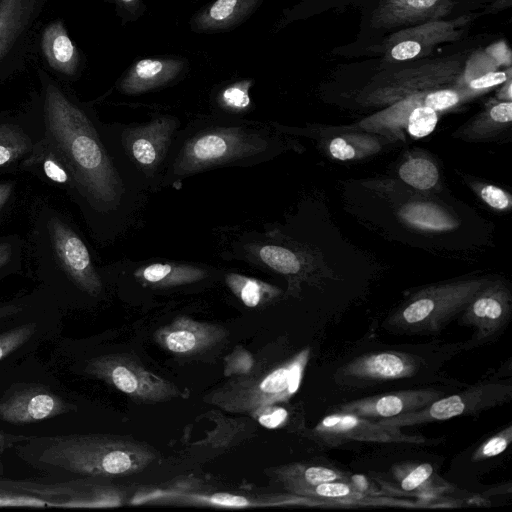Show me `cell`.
<instances>
[{
	"label": "cell",
	"instance_id": "cell-33",
	"mask_svg": "<svg viewBox=\"0 0 512 512\" xmlns=\"http://www.w3.org/2000/svg\"><path fill=\"white\" fill-rule=\"evenodd\" d=\"M254 79H238L222 85L214 95V103L228 114L238 115L252 109L250 89Z\"/></svg>",
	"mask_w": 512,
	"mask_h": 512
},
{
	"label": "cell",
	"instance_id": "cell-32",
	"mask_svg": "<svg viewBox=\"0 0 512 512\" xmlns=\"http://www.w3.org/2000/svg\"><path fill=\"white\" fill-rule=\"evenodd\" d=\"M382 144L378 138L368 133H345L331 139L330 155L340 161L357 160L376 154Z\"/></svg>",
	"mask_w": 512,
	"mask_h": 512
},
{
	"label": "cell",
	"instance_id": "cell-11",
	"mask_svg": "<svg viewBox=\"0 0 512 512\" xmlns=\"http://www.w3.org/2000/svg\"><path fill=\"white\" fill-rule=\"evenodd\" d=\"M296 494L243 495L229 492H194L180 485L142 490L135 494L133 505H179L212 508H255L309 503Z\"/></svg>",
	"mask_w": 512,
	"mask_h": 512
},
{
	"label": "cell",
	"instance_id": "cell-23",
	"mask_svg": "<svg viewBox=\"0 0 512 512\" xmlns=\"http://www.w3.org/2000/svg\"><path fill=\"white\" fill-rule=\"evenodd\" d=\"M421 359L408 353L384 351L364 354L344 365L343 378L365 381H386L412 377L418 372Z\"/></svg>",
	"mask_w": 512,
	"mask_h": 512
},
{
	"label": "cell",
	"instance_id": "cell-28",
	"mask_svg": "<svg viewBox=\"0 0 512 512\" xmlns=\"http://www.w3.org/2000/svg\"><path fill=\"white\" fill-rule=\"evenodd\" d=\"M512 122V102L494 101L476 117L465 123L454 136L465 141H481L496 136Z\"/></svg>",
	"mask_w": 512,
	"mask_h": 512
},
{
	"label": "cell",
	"instance_id": "cell-42",
	"mask_svg": "<svg viewBox=\"0 0 512 512\" xmlns=\"http://www.w3.org/2000/svg\"><path fill=\"white\" fill-rule=\"evenodd\" d=\"M512 440V426L508 425L497 434L484 441L472 454V461L478 462L495 457L504 452Z\"/></svg>",
	"mask_w": 512,
	"mask_h": 512
},
{
	"label": "cell",
	"instance_id": "cell-37",
	"mask_svg": "<svg viewBox=\"0 0 512 512\" xmlns=\"http://www.w3.org/2000/svg\"><path fill=\"white\" fill-rule=\"evenodd\" d=\"M299 496L319 497L329 500H337L340 502H352L363 497V494L349 483L335 480L321 483L313 488L306 489L302 491Z\"/></svg>",
	"mask_w": 512,
	"mask_h": 512
},
{
	"label": "cell",
	"instance_id": "cell-17",
	"mask_svg": "<svg viewBox=\"0 0 512 512\" xmlns=\"http://www.w3.org/2000/svg\"><path fill=\"white\" fill-rule=\"evenodd\" d=\"M512 296L504 282L490 280L470 301L462 315V323L475 328L478 341L497 334L507 323Z\"/></svg>",
	"mask_w": 512,
	"mask_h": 512
},
{
	"label": "cell",
	"instance_id": "cell-45",
	"mask_svg": "<svg viewBox=\"0 0 512 512\" xmlns=\"http://www.w3.org/2000/svg\"><path fill=\"white\" fill-rule=\"evenodd\" d=\"M2 507H56L48 500L28 495L0 490V508Z\"/></svg>",
	"mask_w": 512,
	"mask_h": 512
},
{
	"label": "cell",
	"instance_id": "cell-15",
	"mask_svg": "<svg viewBox=\"0 0 512 512\" xmlns=\"http://www.w3.org/2000/svg\"><path fill=\"white\" fill-rule=\"evenodd\" d=\"M188 60L181 56L161 55L134 61L120 76L116 89L124 95H139L181 81L189 72Z\"/></svg>",
	"mask_w": 512,
	"mask_h": 512
},
{
	"label": "cell",
	"instance_id": "cell-36",
	"mask_svg": "<svg viewBox=\"0 0 512 512\" xmlns=\"http://www.w3.org/2000/svg\"><path fill=\"white\" fill-rule=\"evenodd\" d=\"M24 239L17 234L0 236V281L18 274L24 264Z\"/></svg>",
	"mask_w": 512,
	"mask_h": 512
},
{
	"label": "cell",
	"instance_id": "cell-4",
	"mask_svg": "<svg viewBox=\"0 0 512 512\" xmlns=\"http://www.w3.org/2000/svg\"><path fill=\"white\" fill-rule=\"evenodd\" d=\"M17 454L32 467L67 479L114 478L138 473L156 458L146 443L106 434L14 437Z\"/></svg>",
	"mask_w": 512,
	"mask_h": 512
},
{
	"label": "cell",
	"instance_id": "cell-8",
	"mask_svg": "<svg viewBox=\"0 0 512 512\" xmlns=\"http://www.w3.org/2000/svg\"><path fill=\"white\" fill-rule=\"evenodd\" d=\"M179 127V119L171 115H157L137 125H118L123 149L149 189L160 188L164 165Z\"/></svg>",
	"mask_w": 512,
	"mask_h": 512
},
{
	"label": "cell",
	"instance_id": "cell-25",
	"mask_svg": "<svg viewBox=\"0 0 512 512\" xmlns=\"http://www.w3.org/2000/svg\"><path fill=\"white\" fill-rule=\"evenodd\" d=\"M451 0H382L373 13L374 27H396L440 20L451 13Z\"/></svg>",
	"mask_w": 512,
	"mask_h": 512
},
{
	"label": "cell",
	"instance_id": "cell-35",
	"mask_svg": "<svg viewBox=\"0 0 512 512\" xmlns=\"http://www.w3.org/2000/svg\"><path fill=\"white\" fill-rule=\"evenodd\" d=\"M256 256L268 268L286 276L303 273L304 264L292 250L278 245H263L256 249Z\"/></svg>",
	"mask_w": 512,
	"mask_h": 512
},
{
	"label": "cell",
	"instance_id": "cell-46",
	"mask_svg": "<svg viewBox=\"0 0 512 512\" xmlns=\"http://www.w3.org/2000/svg\"><path fill=\"white\" fill-rule=\"evenodd\" d=\"M479 196L491 208L498 211L509 210L512 206L511 195L504 189L491 185H481L479 187Z\"/></svg>",
	"mask_w": 512,
	"mask_h": 512
},
{
	"label": "cell",
	"instance_id": "cell-27",
	"mask_svg": "<svg viewBox=\"0 0 512 512\" xmlns=\"http://www.w3.org/2000/svg\"><path fill=\"white\" fill-rule=\"evenodd\" d=\"M211 271L192 264L177 262H153L138 267L133 277L152 289H172L196 284L208 279Z\"/></svg>",
	"mask_w": 512,
	"mask_h": 512
},
{
	"label": "cell",
	"instance_id": "cell-2",
	"mask_svg": "<svg viewBox=\"0 0 512 512\" xmlns=\"http://www.w3.org/2000/svg\"><path fill=\"white\" fill-rule=\"evenodd\" d=\"M24 258L34 277L66 300L96 299L104 291L82 232L68 213L45 199H36L31 207Z\"/></svg>",
	"mask_w": 512,
	"mask_h": 512
},
{
	"label": "cell",
	"instance_id": "cell-29",
	"mask_svg": "<svg viewBox=\"0 0 512 512\" xmlns=\"http://www.w3.org/2000/svg\"><path fill=\"white\" fill-rule=\"evenodd\" d=\"M399 215L408 225L423 231L444 232L458 226L457 220L447 210L432 202L406 203Z\"/></svg>",
	"mask_w": 512,
	"mask_h": 512
},
{
	"label": "cell",
	"instance_id": "cell-47",
	"mask_svg": "<svg viewBox=\"0 0 512 512\" xmlns=\"http://www.w3.org/2000/svg\"><path fill=\"white\" fill-rule=\"evenodd\" d=\"M509 78H512L511 66L504 71H492L477 77L469 81L464 87L483 94L490 88L503 84Z\"/></svg>",
	"mask_w": 512,
	"mask_h": 512
},
{
	"label": "cell",
	"instance_id": "cell-14",
	"mask_svg": "<svg viewBox=\"0 0 512 512\" xmlns=\"http://www.w3.org/2000/svg\"><path fill=\"white\" fill-rule=\"evenodd\" d=\"M472 20L469 16L443 21L434 20L398 31L390 35L384 44L389 60L405 61L424 56L442 42L456 41L463 35L464 26Z\"/></svg>",
	"mask_w": 512,
	"mask_h": 512
},
{
	"label": "cell",
	"instance_id": "cell-24",
	"mask_svg": "<svg viewBox=\"0 0 512 512\" xmlns=\"http://www.w3.org/2000/svg\"><path fill=\"white\" fill-rule=\"evenodd\" d=\"M265 0H211L189 19V28L197 34L232 31L244 24Z\"/></svg>",
	"mask_w": 512,
	"mask_h": 512
},
{
	"label": "cell",
	"instance_id": "cell-51",
	"mask_svg": "<svg viewBox=\"0 0 512 512\" xmlns=\"http://www.w3.org/2000/svg\"><path fill=\"white\" fill-rule=\"evenodd\" d=\"M512 78L506 80L497 94L499 101H511L512 99Z\"/></svg>",
	"mask_w": 512,
	"mask_h": 512
},
{
	"label": "cell",
	"instance_id": "cell-44",
	"mask_svg": "<svg viewBox=\"0 0 512 512\" xmlns=\"http://www.w3.org/2000/svg\"><path fill=\"white\" fill-rule=\"evenodd\" d=\"M252 418H254L260 425L269 428L275 429L282 426L287 418V411L276 404L262 406L248 414Z\"/></svg>",
	"mask_w": 512,
	"mask_h": 512
},
{
	"label": "cell",
	"instance_id": "cell-40",
	"mask_svg": "<svg viewBox=\"0 0 512 512\" xmlns=\"http://www.w3.org/2000/svg\"><path fill=\"white\" fill-rule=\"evenodd\" d=\"M499 65L485 52L478 50L467 60L456 82L457 87H464L469 81L486 73L497 71Z\"/></svg>",
	"mask_w": 512,
	"mask_h": 512
},
{
	"label": "cell",
	"instance_id": "cell-41",
	"mask_svg": "<svg viewBox=\"0 0 512 512\" xmlns=\"http://www.w3.org/2000/svg\"><path fill=\"white\" fill-rule=\"evenodd\" d=\"M255 360L250 351L242 346H236L224 358V375L226 377H239L252 373Z\"/></svg>",
	"mask_w": 512,
	"mask_h": 512
},
{
	"label": "cell",
	"instance_id": "cell-16",
	"mask_svg": "<svg viewBox=\"0 0 512 512\" xmlns=\"http://www.w3.org/2000/svg\"><path fill=\"white\" fill-rule=\"evenodd\" d=\"M227 334V330L218 324L178 316L169 324L159 327L153 338L158 346L171 354L192 356L216 346Z\"/></svg>",
	"mask_w": 512,
	"mask_h": 512
},
{
	"label": "cell",
	"instance_id": "cell-5",
	"mask_svg": "<svg viewBox=\"0 0 512 512\" xmlns=\"http://www.w3.org/2000/svg\"><path fill=\"white\" fill-rule=\"evenodd\" d=\"M309 356L310 349L305 348L266 371L234 377L211 390L203 401L229 413L243 414L288 401L300 387Z\"/></svg>",
	"mask_w": 512,
	"mask_h": 512
},
{
	"label": "cell",
	"instance_id": "cell-49",
	"mask_svg": "<svg viewBox=\"0 0 512 512\" xmlns=\"http://www.w3.org/2000/svg\"><path fill=\"white\" fill-rule=\"evenodd\" d=\"M18 182L15 179L0 181V221L8 214L16 202Z\"/></svg>",
	"mask_w": 512,
	"mask_h": 512
},
{
	"label": "cell",
	"instance_id": "cell-3",
	"mask_svg": "<svg viewBox=\"0 0 512 512\" xmlns=\"http://www.w3.org/2000/svg\"><path fill=\"white\" fill-rule=\"evenodd\" d=\"M284 148L276 132L262 123L236 117L196 121L178 130L160 187L175 185L200 172L227 166H252L270 160Z\"/></svg>",
	"mask_w": 512,
	"mask_h": 512
},
{
	"label": "cell",
	"instance_id": "cell-39",
	"mask_svg": "<svg viewBox=\"0 0 512 512\" xmlns=\"http://www.w3.org/2000/svg\"><path fill=\"white\" fill-rule=\"evenodd\" d=\"M37 331L35 322L22 323L0 334V361L26 344Z\"/></svg>",
	"mask_w": 512,
	"mask_h": 512
},
{
	"label": "cell",
	"instance_id": "cell-1",
	"mask_svg": "<svg viewBox=\"0 0 512 512\" xmlns=\"http://www.w3.org/2000/svg\"><path fill=\"white\" fill-rule=\"evenodd\" d=\"M39 91L29 105L37 128L68 167L75 185L73 203L99 243L121 234L139 207L146 181L127 157L118 125L100 121L92 103L43 68Z\"/></svg>",
	"mask_w": 512,
	"mask_h": 512
},
{
	"label": "cell",
	"instance_id": "cell-19",
	"mask_svg": "<svg viewBox=\"0 0 512 512\" xmlns=\"http://www.w3.org/2000/svg\"><path fill=\"white\" fill-rule=\"evenodd\" d=\"M71 409L59 395L40 386L16 389L0 399V419L12 424L39 422Z\"/></svg>",
	"mask_w": 512,
	"mask_h": 512
},
{
	"label": "cell",
	"instance_id": "cell-50",
	"mask_svg": "<svg viewBox=\"0 0 512 512\" xmlns=\"http://www.w3.org/2000/svg\"><path fill=\"white\" fill-rule=\"evenodd\" d=\"M485 52L499 65L511 66L512 54L507 43L503 40L493 43Z\"/></svg>",
	"mask_w": 512,
	"mask_h": 512
},
{
	"label": "cell",
	"instance_id": "cell-21",
	"mask_svg": "<svg viewBox=\"0 0 512 512\" xmlns=\"http://www.w3.org/2000/svg\"><path fill=\"white\" fill-rule=\"evenodd\" d=\"M444 396L435 389L402 390L357 399L338 406L336 412L349 413L367 419H386L418 411Z\"/></svg>",
	"mask_w": 512,
	"mask_h": 512
},
{
	"label": "cell",
	"instance_id": "cell-7",
	"mask_svg": "<svg viewBox=\"0 0 512 512\" xmlns=\"http://www.w3.org/2000/svg\"><path fill=\"white\" fill-rule=\"evenodd\" d=\"M83 372L139 403H162L182 396L174 383L154 374L136 357L126 353L94 356L85 362Z\"/></svg>",
	"mask_w": 512,
	"mask_h": 512
},
{
	"label": "cell",
	"instance_id": "cell-53",
	"mask_svg": "<svg viewBox=\"0 0 512 512\" xmlns=\"http://www.w3.org/2000/svg\"><path fill=\"white\" fill-rule=\"evenodd\" d=\"M190 1H192V2H198V1H201V0H190Z\"/></svg>",
	"mask_w": 512,
	"mask_h": 512
},
{
	"label": "cell",
	"instance_id": "cell-20",
	"mask_svg": "<svg viewBox=\"0 0 512 512\" xmlns=\"http://www.w3.org/2000/svg\"><path fill=\"white\" fill-rule=\"evenodd\" d=\"M38 136L29 103L18 111L0 112V175L19 172L20 164L33 150Z\"/></svg>",
	"mask_w": 512,
	"mask_h": 512
},
{
	"label": "cell",
	"instance_id": "cell-38",
	"mask_svg": "<svg viewBox=\"0 0 512 512\" xmlns=\"http://www.w3.org/2000/svg\"><path fill=\"white\" fill-rule=\"evenodd\" d=\"M437 122V111L420 105L413 108L409 113L405 130L414 138H423L434 131Z\"/></svg>",
	"mask_w": 512,
	"mask_h": 512
},
{
	"label": "cell",
	"instance_id": "cell-26",
	"mask_svg": "<svg viewBox=\"0 0 512 512\" xmlns=\"http://www.w3.org/2000/svg\"><path fill=\"white\" fill-rule=\"evenodd\" d=\"M38 133V140L31 153L20 164L19 172L33 175L62 192L73 202L75 185L68 167L53 146L41 136L39 130Z\"/></svg>",
	"mask_w": 512,
	"mask_h": 512
},
{
	"label": "cell",
	"instance_id": "cell-13",
	"mask_svg": "<svg viewBox=\"0 0 512 512\" xmlns=\"http://www.w3.org/2000/svg\"><path fill=\"white\" fill-rule=\"evenodd\" d=\"M313 433L330 446L349 441L413 444L426 442L424 437L404 434L400 428L387 427L377 421L342 412L324 417L315 426Z\"/></svg>",
	"mask_w": 512,
	"mask_h": 512
},
{
	"label": "cell",
	"instance_id": "cell-43",
	"mask_svg": "<svg viewBox=\"0 0 512 512\" xmlns=\"http://www.w3.org/2000/svg\"><path fill=\"white\" fill-rule=\"evenodd\" d=\"M104 1L114 7V10L123 26L138 21L147 11L145 0Z\"/></svg>",
	"mask_w": 512,
	"mask_h": 512
},
{
	"label": "cell",
	"instance_id": "cell-34",
	"mask_svg": "<svg viewBox=\"0 0 512 512\" xmlns=\"http://www.w3.org/2000/svg\"><path fill=\"white\" fill-rule=\"evenodd\" d=\"M398 174L403 182L419 190H429L439 180L437 166L424 157H410L399 167Z\"/></svg>",
	"mask_w": 512,
	"mask_h": 512
},
{
	"label": "cell",
	"instance_id": "cell-52",
	"mask_svg": "<svg viewBox=\"0 0 512 512\" xmlns=\"http://www.w3.org/2000/svg\"><path fill=\"white\" fill-rule=\"evenodd\" d=\"M2 471H3V466H2L1 459H0V476L2 475Z\"/></svg>",
	"mask_w": 512,
	"mask_h": 512
},
{
	"label": "cell",
	"instance_id": "cell-31",
	"mask_svg": "<svg viewBox=\"0 0 512 512\" xmlns=\"http://www.w3.org/2000/svg\"><path fill=\"white\" fill-rule=\"evenodd\" d=\"M224 280L230 291L249 308L268 305L282 293L275 285L238 273H226Z\"/></svg>",
	"mask_w": 512,
	"mask_h": 512
},
{
	"label": "cell",
	"instance_id": "cell-10",
	"mask_svg": "<svg viewBox=\"0 0 512 512\" xmlns=\"http://www.w3.org/2000/svg\"><path fill=\"white\" fill-rule=\"evenodd\" d=\"M49 0H0V80L24 65Z\"/></svg>",
	"mask_w": 512,
	"mask_h": 512
},
{
	"label": "cell",
	"instance_id": "cell-12",
	"mask_svg": "<svg viewBox=\"0 0 512 512\" xmlns=\"http://www.w3.org/2000/svg\"><path fill=\"white\" fill-rule=\"evenodd\" d=\"M456 59L439 60L430 64L399 71L384 85L370 91L365 102L370 105L392 104L408 95L448 87L461 75Z\"/></svg>",
	"mask_w": 512,
	"mask_h": 512
},
{
	"label": "cell",
	"instance_id": "cell-30",
	"mask_svg": "<svg viewBox=\"0 0 512 512\" xmlns=\"http://www.w3.org/2000/svg\"><path fill=\"white\" fill-rule=\"evenodd\" d=\"M275 474L284 487L293 494L299 495L302 491L313 488L321 483L341 480L344 474L340 471L324 466H304L292 464L280 467Z\"/></svg>",
	"mask_w": 512,
	"mask_h": 512
},
{
	"label": "cell",
	"instance_id": "cell-18",
	"mask_svg": "<svg viewBox=\"0 0 512 512\" xmlns=\"http://www.w3.org/2000/svg\"><path fill=\"white\" fill-rule=\"evenodd\" d=\"M40 57L50 74L62 82L76 81L85 67V57L69 37L61 19L45 24L37 36Z\"/></svg>",
	"mask_w": 512,
	"mask_h": 512
},
{
	"label": "cell",
	"instance_id": "cell-22",
	"mask_svg": "<svg viewBox=\"0 0 512 512\" xmlns=\"http://www.w3.org/2000/svg\"><path fill=\"white\" fill-rule=\"evenodd\" d=\"M447 102L445 88L411 94L362 119L355 127L365 132L403 139L402 131L406 127L408 115L413 108L422 105L440 112L446 109Z\"/></svg>",
	"mask_w": 512,
	"mask_h": 512
},
{
	"label": "cell",
	"instance_id": "cell-48",
	"mask_svg": "<svg viewBox=\"0 0 512 512\" xmlns=\"http://www.w3.org/2000/svg\"><path fill=\"white\" fill-rule=\"evenodd\" d=\"M432 474L433 466L430 463H421L401 480V489L406 492L414 491L428 481Z\"/></svg>",
	"mask_w": 512,
	"mask_h": 512
},
{
	"label": "cell",
	"instance_id": "cell-9",
	"mask_svg": "<svg viewBox=\"0 0 512 512\" xmlns=\"http://www.w3.org/2000/svg\"><path fill=\"white\" fill-rule=\"evenodd\" d=\"M512 397V386L506 383L485 382L447 397H441L414 412L377 422L387 427L402 428L411 425L448 420L461 415L478 414L502 405Z\"/></svg>",
	"mask_w": 512,
	"mask_h": 512
},
{
	"label": "cell",
	"instance_id": "cell-6",
	"mask_svg": "<svg viewBox=\"0 0 512 512\" xmlns=\"http://www.w3.org/2000/svg\"><path fill=\"white\" fill-rule=\"evenodd\" d=\"M489 281L487 278H475L425 287L403 303L386 324L404 333L438 332L463 312Z\"/></svg>",
	"mask_w": 512,
	"mask_h": 512
}]
</instances>
